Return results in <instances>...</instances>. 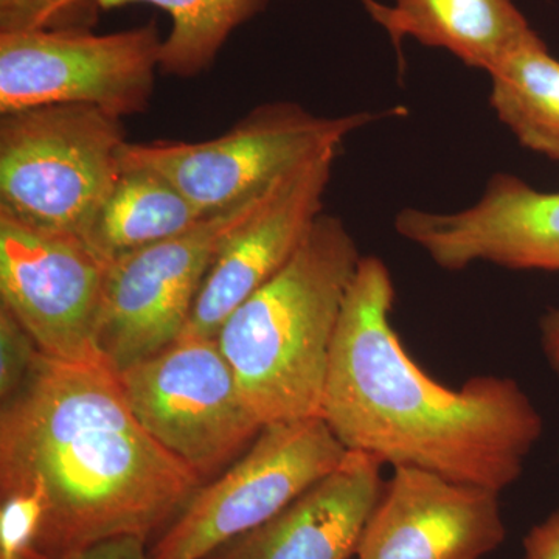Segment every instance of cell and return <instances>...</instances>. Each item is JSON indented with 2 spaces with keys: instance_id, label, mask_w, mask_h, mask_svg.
Here are the masks:
<instances>
[{
  "instance_id": "1",
  "label": "cell",
  "mask_w": 559,
  "mask_h": 559,
  "mask_svg": "<svg viewBox=\"0 0 559 559\" xmlns=\"http://www.w3.org/2000/svg\"><path fill=\"white\" fill-rule=\"evenodd\" d=\"M201 481L140 425L105 359L39 352L2 401L0 492L35 502L43 559L117 536L146 539L178 516Z\"/></svg>"
},
{
  "instance_id": "2",
  "label": "cell",
  "mask_w": 559,
  "mask_h": 559,
  "mask_svg": "<svg viewBox=\"0 0 559 559\" xmlns=\"http://www.w3.org/2000/svg\"><path fill=\"white\" fill-rule=\"evenodd\" d=\"M388 264L362 257L331 345L322 418L347 451L499 492L520 479L543 418L511 378L447 388L417 366L392 325Z\"/></svg>"
},
{
  "instance_id": "3",
  "label": "cell",
  "mask_w": 559,
  "mask_h": 559,
  "mask_svg": "<svg viewBox=\"0 0 559 559\" xmlns=\"http://www.w3.org/2000/svg\"><path fill=\"white\" fill-rule=\"evenodd\" d=\"M344 221L322 215L297 252L216 334L261 426L322 417L331 345L360 260Z\"/></svg>"
},
{
  "instance_id": "4",
  "label": "cell",
  "mask_w": 559,
  "mask_h": 559,
  "mask_svg": "<svg viewBox=\"0 0 559 559\" xmlns=\"http://www.w3.org/2000/svg\"><path fill=\"white\" fill-rule=\"evenodd\" d=\"M0 116V215L83 240L121 173L120 117L84 105Z\"/></svg>"
},
{
  "instance_id": "5",
  "label": "cell",
  "mask_w": 559,
  "mask_h": 559,
  "mask_svg": "<svg viewBox=\"0 0 559 559\" xmlns=\"http://www.w3.org/2000/svg\"><path fill=\"white\" fill-rule=\"evenodd\" d=\"M396 110L319 117L297 103H266L226 134L205 142H127L121 148V168L159 173L210 215L266 189L320 151L341 148L349 134L396 116Z\"/></svg>"
},
{
  "instance_id": "6",
  "label": "cell",
  "mask_w": 559,
  "mask_h": 559,
  "mask_svg": "<svg viewBox=\"0 0 559 559\" xmlns=\"http://www.w3.org/2000/svg\"><path fill=\"white\" fill-rule=\"evenodd\" d=\"M347 452L322 417L264 426L230 469L193 492L150 559H209L266 524L336 469Z\"/></svg>"
},
{
  "instance_id": "7",
  "label": "cell",
  "mask_w": 559,
  "mask_h": 559,
  "mask_svg": "<svg viewBox=\"0 0 559 559\" xmlns=\"http://www.w3.org/2000/svg\"><path fill=\"white\" fill-rule=\"evenodd\" d=\"M272 183L210 213L178 237L110 261L97 348L117 373L179 340L221 246L255 212Z\"/></svg>"
},
{
  "instance_id": "8",
  "label": "cell",
  "mask_w": 559,
  "mask_h": 559,
  "mask_svg": "<svg viewBox=\"0 0 559 559\" xmlns=\"http://www.w3.org/2000/svg\"><path fill=\"white\" fill-rule=\"evenodd\" d=\"M117 374L140 425L201 480L263 429L216 337L180 336Z\"/></svg>"
},
{
  "instance_id": "9",
  "label": "cell",
  "mask_w": 559,
  "mask_h": 559,
  "mask_svg": "<svg viewBox=\"0 0 559 559\" xmlns=\"http://www.w3.org/2000/svg\"><path fill=\"white\" fill-rule=\"evenodd\" d=\"M162 44L153 21L102 36L0 33V114L49 105L94 106L120 119L145 112Z\"/></svg>"
},
{
  "instance_id": "10",
  "label": "cell",
  "mask_w": 559,
  "mask_h": 559,
  "mask_svg": "<svg viewBox=\"0 0 559 559\" xmlns=\"http://www.w3.org/2000/svg\"><path fill=\"white\" fill-rule=\"evenodd\" d=\"M106 264L72 235L0 215V296L49 358L103 359L97 348Z\"/></svg>"
},
{
  "instance_id": "11",
  "label": "cell",
  "mask_w": 559,
  "mask_h": 559,
  "mask_svg": "<svg viewBox=\"0 0 559 559\" xmlns=\"http://www.w3.org/2000/svg\"><path fill=\"white\" fill-rule=\"evenodd\" d=\"M393 226L441 270L488 263L513 271L559 272V191L536 190L510 173L492 175L469 207H406Z\"/></svg>"
},
{
  "instance_id": "12",
  "label": "cell",
  "mask_w": 559,
  "mask_h": 559,
  "mask_svg": "<svg viewBox=\"0 0 559 559\" xmlns=\"http://www.w3.org/2000/svg\"><path fill=\"white\" fill-rule=\"evenodd\" d=\"M341 148L320 151L280 176L216 253L180 336L216 337L227 318L297 252L322 215Z\"/></svg>"
},
{
  "instance_id": "13",
  "label": "cell",
  "mask_w": 559,
  "mask_h": 559,
  "mask_svg": "<svg viewBox=\"0 0 559 559\" xmlns=\"http://www.w3.org/2000/svg\"><path fill=\"white\" fill-rule=\"evenodd\" d=\"M506 538L499 492L393 468L356 559H481Z\"/></svg>"
},
{
  "instance_id": "14",
  "label": "cell",
  "mask_w": 559,
  "mask_h": 559,
  "mask_svg": "<svg viewBox=\"0 0 559 559\" xmlns=\"http://www.w3.org/2000/svg\"><path fill=\"white\" fill-rule=\"evenodd\" d=\"M377 459L348 451L266 524L230 540L209 559H352L385 481Z\"/></svg>"
},
{
  "instance_id": "15",
  "label": "cell",
  "mask_w": 559,
  "mask_h": 559,
  "mask_svg": "<svg viewBox=\"0 0 559 559\" xmlns=\"http://www.w3.org/2000/svg\"><path fill=\"white\" fill-rule=\"evenodd\" d=\"M396 50L406 38L450 51L463 64L491 72L514 51L540 40L513 0H360Z\"/></svg>"
},
{
  "instance_id": "16",
  "label": "cell",
  "mask_w": 559,
  "mask_h": 559,
  "mask_svg": "<svg viewBox=\"0 0 559 559\" xmlns=\"http://www.w3.org/2000/svg\"><path fill=\"white\" fill-rule=\"evenodd\" d=\"M205 216L159 173L123 167L83 241L108 266L134 250L178 237Z\"/></svg>"
},
{
  "instance_id": "17",
  "label": "cell",
  "mask_w": 559,
  "mask_h": 559,
  "mask_svg": "<svg viewBox=\"0 0 559 559\" xmlns=\"http://www.w3.org/2000/svg\"><path fill=\"white\" fill-rule=\"evenodd\" d=\"M489 103L525 150L559 160V60L543 39L488 72Z\"/></svg>"
},
{
  "instance_id": "18",
  "label": "cell",
  "mask_w": 559,
  "mask_h": 559,
  "mask_svg": "<svg viewBox=\"0 0 559 559\" xmlns=\"http://www.w3.org/2000/svg\"><path fill=\"white\" fill-rule=\"evenodd\" d=\"M100 10L146 2L171 16L160 50L162 72L191 79L207 70L230 33L264 10L267 0H94Z\"/></svg>"
},
{
  "instance_id": "19",
  "label": "cell",
  "mask_w": 559,
  "mask_h": 559,
  "mask_svg": "<svg viewBox=\"0 0 559 559\" xmlns=\"http://www.w3.org/2000/svg\"><path fill=\"white\" fill-rule=\"evenodd\" d=\"M94 0H0V33L91 31Z\"/></svg>"
},
{
  "instance_id": "20",
  "label": "cell",
  "mask_w": 559,
  "mask_h": 559,
  "mask_svg": "<svg viewBox=\"0 0 559 559\" xmlns=\"http://www.w3.org/2000/svg\"><path fill=\"white\" fill-rule=\"evenodd\" d=\"M39 348L7 308H0V396L10 399L27 378Z\"/></svg>"
},
{
  "instance_id": "21",
  "label": "cell",
  "mask_w": 559,
  "mask_h": 559,
  "mask_svg": "<svg viewBox=\"0 0 559 559\" xmlns=\"http://www.w3.org/2000/svg\"><path fill=\"white\" fill-rule=\"evenodd\" d=\"M145 543L146 539L140 536H117L73 551L62 559H150Z\"/></svg>"
},
{
  "instance_id": "22",
  "label": "cell",
  "mask_w": 559,
  "mask_h": 559,
  "mask_svg": "<svg viewBox=\"0 0 559 559\" xmlns=\"http://www.w3.org/2000/svg\"><path fill=\"white\" fill-rule=\"evenodd\" d=\"M524 559H559V510L530 530L524 539Z\"/></svg>"
},
{
  "instance_id": "23",
  "label": "cell",
  "mask_w": 559,
  "mask_h": 559,
  "mask_svg": "<svg viewBox=\"0 0 559 559\" xmlns=\"http://www.w3.org/2000/svg\"><path fill=\"white\" fill-rule=\"evenodd\" d=\"M544 353L555 370L559 371V308L543 316L539 323Z\"/></svg>"
}]
</instances>
